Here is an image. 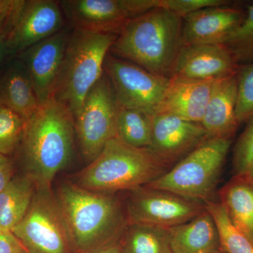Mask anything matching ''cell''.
I'll return each instance as SVG.
<instances>
[{
    "mask_svg": "<svg viewBox=\"0 0 253 253\" xmlns=\"http://www.w3.org/2000/svg\"><path fill=\"white\" fill-rule=\"evenodd\" d=\"M76 136L72 113L52 98L26 121L16 151L37 189H51L55 176L71 160Z\"/></svg>",
    "mask_w": 253,
    "mask_h": 253,
    "instance_id": "1",
    "label": "cell"
},
{
    "mask_svg": "<svg viewBox=\"0 0 253 253\" xmlns=\"http://www.w3.org/2000/svg\"><path fill=\"white\" fill-rule=\"evenodd\" d=\"M76 253H92L119 242L129 224L118 193L95 192L61 184L55 195Z\"/></svg>",
    "mask_w": 253,
    "mask_h": 253,
    "instance_id": "2",
    "label": "cell"
},
{
    "mask_svg": "<svg viewBox=\"0 0 253 253\" xmlns=\"http://www.w3.org/2000/svg\"><path fill=\"white\" fill-rule=\"evenodd\" d=\"M182 25L183 18L163 8H154L125 25L109 53L171 79L182 46Z\"/></svg>",
    "mask_w": 253,
    "mask_h": 253,
    "instance_id": "3",
    "label": "cell"
},
{
    "mask_svg": "<svg viewBox=\"0 0 253 253\" xmlns=\"http://www.w3.org/2000/svg\"><path fill=\"white\" fill-rule=\"evenodd\" d=\"M169 168L149 149L131 147L114 137L79 173L76 184L95 192L130 191L151 184Z\"/></svg>",
    "mask_w": 253,
    "mask_h": 253,
    "instance_id": "4",
    "label": "cell"
},
{
    "mask_svg": "<svg viewBox=\"0 0 253 253\" xmlns=\"http://www.w3.org/2000/svg\"><path fill=\"white\" fill-rule=\"evenodd\" d=\"M117 35L94 33L73 29L51 97L67 108L73 117L104 72L106 56Z\"/></svg>",
    "mask_w": 253,
    "mask_h": 253,
    "instance_id": "5",
    "label": "cell"
},
{
    "mask_svg": "<svg viewBox=\"0 0 253 253\" xmlns=\"http://www.w3.org/2000/svg\"><path fill=\"white\" fill-rule=\"evenodd\" d=\"M232 139L208 138L146 186L206 205L213 201Z\"/></svg>",
    "mask_w": 253,
    "mask_h": 253,
    "instance_id": "6",
    "label": "cell"
},
{
    "mask_svg": "<svg viewBox=\"0 0 253 253\" xmlns=\"http://www.w3.org/2000/svg\"><path fill=\"white\" fill-rule=\"evenodd\" d=\"M11 233L28 253H76L51 189H36L27 213Z\"/></svg>",
    "mask_w": 253,
    "mask_h": 253,
    "instance_id": "7",
    "label": "cell"
},
{
    "mask_svg": "<svg viewBox=\"0 0 253 253\" xmlns=\"http://www.w3.org/2000/svg\"><path fill=\"white\" fill-rule=\"evenodd\" d=\"M118 102L104 72L91 87L75 118L76 137L83 158L91 163L116 136Z\"/></svg>",
    "mask_w": 253,
    "mask_h": 253,
    "instance_id": "8",
    "label": "cell"
},
{
    "mask_svg": "<svg viewBox=\"0 0 253 253\" xmlns=\"http://www.w3.org/2000/svg\"><path fill=\"white\" fill-rule=\"evenodd\" d=\"M59 3L73 29L116 35L131 18L158 6V0H65Z\"/></svg>",
    "mask_w": 253,
    "mask_h": 253,
    "instance_id": "9",
    "label": "cell"
},
{
    "mask_svg": "<svg viewBox=\"0 0 253 253\" xmlns=\"http://www.w3.org/2000/svg\"><path fill=\"white\" fill-rule=\"evenodd\" d=\"M127 193L125 204L129 224L169 229L194 219L206 210L202 203L149 186Z\"/></svg>",
    "mask_w": 253,
    "mask_h": 253,
    "instance_id": "10",
    "label": "cell"
},
{
    "mask_svg": "<svg viewBox=\"0 0 253 253\" xmlns=\"http://www.w3.org/2000/svg\"><path fill=\"white\" fill-rule=\"evenodd\" d=\"M104 70L118 104L156 114L169 78L154 74L110 53L105 60Z\"/></svg>",
    "mask_w": 253,
    "mask_h": 253,
    "instance_id": "11",
    "label": "cell"
},
{
    "mask_svg": "<svg viewBox=\"0 0 253 253\" xmlns=\"http://www.w3.org/2000/svg\"><path fill=\"white\" fill-rule=\"evenodd\" d=\"M209 138L201 123L189 122L172 115L155 114L149 149L172 168Z\"/></svg>",
    "mask_w": 253,
    "mask_h": 253,
    "instance_id": "12",
    "label": "cell"
},
{
    "mask_svg": "<svg viewBox=\"0 0 253 253\" xmlns=\"http://www.w3.org/2000/svg\"><path fill=\"white\" fill-rule=\"evenodd\" d=\"M64 17L59 1H25L19 17L8 37L9 54H20L61 31L66 27Z\"/></svg>",
    "mask_w": 253,
    "mask_h": 253,
    "instance_id": "13",
    "label": "cell"
},
{
    "mask_svg": "<svg viewBox=\"0 0 253 253\" xmlns=\"http://www.w3.org/2000/svg\"><path fill=\"white\" fill-rule=\"evenodd\" d=\"M239 69L230 50L224 44H190L181 46L172 78L217 81L236 74Z\"/></svg>",
    "mask_w": 253,
    "mask_h": 253,
    "instance_id": "14",
    "label": "cell"
},
{
    "mask_svg": "<svg viewBox=\"0 0 253 253\" xmlns=\"http://www.w3.org/2000/svg\"><path fill=\"white\" fill-rule=\"evenodd\" d=\"M72 30L66 26L54 36L20 54L41 104L51 97Z\"/></svg>",
    "mask_w": 253,
    "mask_h": 253,
    "instance_id": "15",
    "label": "cell"
},
{
    "mask_svg": "<svg viewBox=\"0 0 253 253\" xmlns=\"http://www.w3.org/2000/svg\"><path fill=\"white\" fill-rule=\"evenodd\" d=\"M246 11L230 6H212L183 18L181 44H224L244 21Z\"/></svg>",
    "mask_w": 253,
    "mask_h": 253,
    "instance_id": "16",
    "label": "cell"
},
{
    "mask_svg": "<svg viewBox=\"0 0 253 253\" xmlns=\"http://www.w3.org/2000/svg\"><path fill=\"white\" fill-rule=\"evenodd\" d=\"M215 81L171 78L156 114L172 115L189 122L201 123Z\"/></svg>",
    "mask_w": 253,
    "mask_h": 253,
    "instance_id": "17",
    "label": "cell"
},
{
    "mask_svg": "<svg viewBox=\"0 0 253 253\" xmlns=\"http://www.w3.org/2000/svg\"><path fill=\"white\" fill-rule=\"evenodd\" d=\"M237 87L238 73L215 81L201 123L209 138L232 139L237 130Z\"/></svg>",
    "mask_w": 253,
    "mask_h": 253,
    "instance_id": "18",
    "label": "cell"
},
{
    "mask_svg": "<svg viewBox=\"0 0 253 253\" xmlns=\"http://www.w3.org/2000/svg\"><path fill=\"white\" fill-rule=\"evenodd\" d=\"M168 231L172 253H212L220 249L215 221L206 208L194 219Z\"/></svg>",
    "mask_w": 253,
    "mask_h": 253,
    "instance_id": "19",
    "label": "cell"
},
{
    "mask_svg": "<svg viewBox=\"0 0 253 253\" xmlns=\"http://www.w3.org/2000/svg\"><path fill=\"white\" fill-rule=\"evenodd\" d=\"M219 202L229 220L253 243V179L235 174L218 191Z\"/></svg>",
    "mask_w": 253,
    "mask_h": 253,
    "instance_id": "20",
    "label": "cell"
},
{
    "mask_svg": "<svg viewBox=\"0 0 253 253\" xmlns=\"http://www.w3.org/2000/svg\"><path fill=\"white\" fill-rule=\"evenodd\" d=\"M40 101L27 70L16 61L0 78V106L27 121L39 108Z\"/></svg>",
    "mask_w": 253,
    "mask_h": 253,
    "instance_id": "21",
    "label": "cell"
},
{
    "mask_svg": "<svg viewBox=\"0 0 253 253\" xmlns=\"http://www.w3.org/2000/svg\"><path fill=\"white\" fill-rule=\"evenodd\" d=\"M34 181L25 174L14 176L0 194V231L11 232L26 215L35 194Z\"/></svg>",
    "mask_w": 253,
    "mask_h": 253,
    "instance_id": "22",
    "label": "cell"
},
{
    "mask_svg": "<svg viewBox=\"0 0 253 253\" xmlns=\"http://www.w3.org/2000/svg\"><path fill=\"white\" fill-rule=\"evenodd\" d=\"M122 253H172L168 229L128 224L119 241Z\"/></svg>",
    "mask_w": 253,
    "mask_h": 253,
    "instance_id": "23",
    "label": "cell"
},
{
    "mask_svg": "<svg viewBox=\"0 0 253 253\" xmlns=\"http://www.w3.org/2000/svg\"><path fill=\"white\" fill-rule=\"evenodd\" d=\"M153 116L141 110L118 104L116 137L131 147L149 149L152 136Z\"/></svg>",
    "mask_w": 253,
    "mask_h": 253,
    "instance_id": "24",
    "label": "cell"
},
{
    "mask_svg": "<svg viewBox=\"0 0 253 253\" xmlns=\"http://www.w3.org/2000/svg\"><path fill=\"white\" fill-rule=\"evenodd\" d=\"M206 208L215 221L220 248L224 253H253V243L233 225L219 201H209L206 204Z\"/></svg>",
    "mask_w": 253,
    "mask_h": 253,
    "instance_id": "25",
    "label": "cell"
},
{
    "mask_svg": "<svg viewBox=\"0 0 253 253\" xmlns=\"http://www.w3.org/2000/svg\"><path fill=\"white\" fill-rule=\"evenodd\" d=\"M239 67L253 63V2L249 5L243 22L224 43Z\"/></svg>",
    "mask_w": 253,
    "mask_h": 253,
    "instance_id": "26",
    "label": "cell"
},
{
    "mask_svg": "<svg viewBox=\"0 0 253 253\" xmlns=\"http://www.w3.org/2000/svg\"><path fill=\"white\" fill-rule=\"evenodd\" d=\"M25 122L14 111L0 106V154L9 156L17 150Z\"/></svg>",
    "mask_w": 253,
    "mask_h": 253,
    "instance_id": "27",
    "label": "cell"
},
{
    "mask_svg": "<svg viewBox=\"0 0 253 253\" xmlns=\"http://www.w3.org/2000/svg\"><path fill=\"white\" fill-rule=\"evenodd\" d=\"M236 116L239 125L253 119V63L240 66L238 71Z\"/></svg>",
    "mask_w": 253,
    "mask_h": 253,
    "instance_id": "28",
    "label": "cell"
},
{
    "mask_svg": "<svg viewBox=\"0 0 253 253\" xmlns=\"http://www.w3.org/2000/svg\"><path fill=\"white\" fill-rule=\"evenodd\" d=\"M253 163V119L248 123L242 134L234 145L233 151V172L246 174Z\"/></svg>",
    "mask_w": 253,
    "mask_h": 253,
    "instance_id": "29",
    "label": "cell"
},
{
    "mask_svg": "<svg viewBox=\"0 0 253 253\" xmlns=\"http://www.w3.org/2000/svg\"><path fill=\"white\" fill-rule=\"evenodd\" d=\"M231 4V1L226 0H158V7L163 8L183 18L206 8Z\"/></svg>",
    "mask_w": 253,
    "mask_h": 253,
    "instance_id": "30",
    "label": "cell"
},
{
    "mask_svg": "<svg viewBox=\"0 0 253 253\" xmlns=\"http://www.w3.org/2000/svg\"><path fill=\"white\" fill-rule=\"evenodd\" d=\"M25 0H0V33L9 35L17 21Z\"/></svg>",
    "mask_w": 253,
    "mask_h": 253,
    "instance_id": "31",
    "label": "cell"
},
{
    "mask_svg": "<svg viewBox=\"0 0 253 253\" xmlns=\"http://www.w3.org/2000/svg\"><path fill=\"white\" fill-rule=\"evenodd\" d=\"M14 163L8 156L0 154V194L14 177Z\"/></svg>",
    "mask_w": 253,
    "mask_h": 253,
    "instance_id": "32",
    "label": "cell"
},
{
    "mask_svg": "<svg viewBox=\"0 0 253 253\" xmlns=\"http://www.w3.org/2000/svg\"><path fill=\"white\" fill-rule=\"evenodd\" d=\"M24 250L12 233L0 231V253H23Z\"/></svg>",
    "mask_w": 253,
    "mask_h": 253,
    "instance_id": "33",
    "label": "cell"
},
{
    "mask_svg": "<svg viewBox=\"0 0 253 253\" xmlns=\"http://www.w3.org/2000/svg\"><path fill=\"white\" fill-rule=\"evenodd\" d=\"M8 37V33H0V65L3 62L5 57L9 55L7 49Z\"/></svg>",
    "mask_w": 253,
    "mask_h": 253,
    "instance_id": "34",
    "label": "cell"
},
{
    "mask_svg": "<svg viewBox=\"0 0 253 253\" xmlns=\"http://www.w3.org/2000/svg\"><path fill=\"white\" fill-rule=\"evenodd\" d=\"M92 253H121V246H120L119 242L116 243L102 248V249L94 251Z\"/></svg>",
    "mask_w": 253,
    "mask_h": 253,
    "instance_id": "35",
    "label": "cell"
},
{
    "mask_svg": "<svg viewBox=\"0 0 253 253\" xmlns=\"http://www.w3.org/2000/svg\"><path fill=\"white\" fill-rule=\"evenodd\" d=\"M247 174L253 179V163L251 168H249V171L247 172Z\"/></svg>",
    "mask_w": 253,
    "mask_h": 253,
    "instance_id": "36",
    "label": "cell"
},
{
    "mask_svg": "<svg viewBox=\"0 0 253 253\" xmlns=\"http://www.w3.org/2000/svg\"><path fill=\"white\" fill-rule=\"evenodd\" d=\"M212 253H225L224 252V251H222V250L220 249L217 250V251H214V252H213Z\"/></svg>",
    "mask_w": 253,
    "mask_h": 253,
    "instance_id": "37",
    "label": "cell"
},
{
    "mask_svg": "<svg viewBox=\"0 0 253 253\" xmlns=\"http://www.w3.org/2000/svg\"><path fill=\"white\" fill-rule=\"evenodd\" d=\"M23 253H28L27 252V251H26V250H24V251H23Z\"/></svg>",
    "mask_w": 253,
    "mask_h": 253,
    "instance_id": "38",
    "label": "cell"
}]
</instances>
